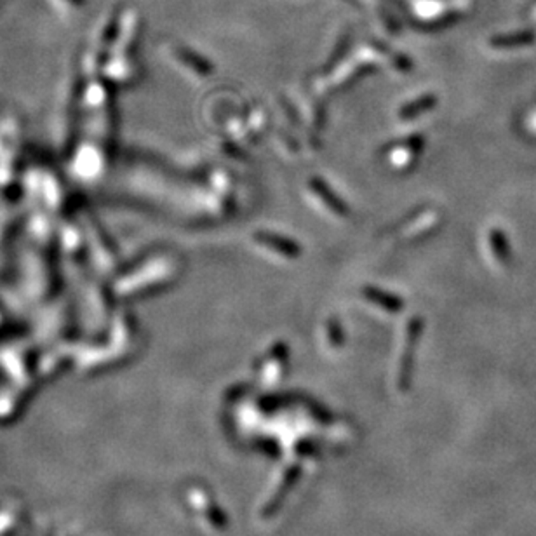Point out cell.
<instances>
[{
  "mask_svg": "<svg viewBox=\"0 0 536 536\" xmlns=\"http://www.w3.org/2000/svg\"><path fill=\"white\" fill-rule=\"evenodd\" d=\"M254 238L261 246H265V248L275 249V251H279V254H284V256H298L300 254V248L295 242L285 241V238L273 236V233H258V236H254Z\"/></svg>",
  "mask_w": 536,
  "mask_h": 536,
  "instance_id": "6da1fadb",
  "label": "cell"
},
{
  "mask_svg": "<svg viewBox=\"0 0 536 536\" xmlns=\"http://www.w3.org/2000/svg\"><path fill=\"white\" fill-rule=\"evenodd\" d=\"M366 298H369L371 301H374V303H378V305H383V307L389 308V310H399V308H401V301H399L397 298H394V296H387V293L374 291V289H366Z\"/></svg>",
  "mask_w": 536,
  "mask_h": 536,
  "instance_id": "7a4b0ae2",
  "label": "cell"
},
{
  "mask_svg": "<svg viewBox=\"0 0 536 536\" xmlns=\"http://www.w3.org/2000/svg\"><path fill=\"white\" fill-rule=\"evenodd\" d=\"M420 107H432V101H429V100H426V98H421ZM414 108H416V107H413V105H408V108H404V110H402V115L406 117L409 112H413V113H411V115H409V117H413V115H414Z\"/></svg>",
  "mask_w": 536,
  "mask_h": 536,
  "instance_id": "3957f363",
  "label": "cell"
}]
</instances>
